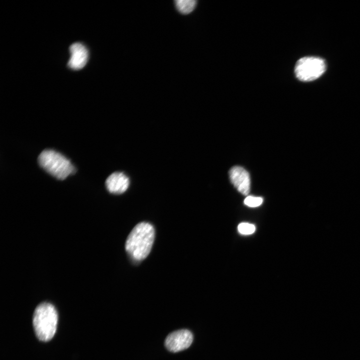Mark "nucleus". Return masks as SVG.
<instances>
[{"label":"nucleus","instance_id":"5","mask_svg":"<svg viewBox=\"0 0 360 360\" xmlns=\"http://www.w3.org/2000/svg\"><path fill=\"white\" fill-rule=\"evenodd\" d=\"M193 340V335L188 330H180L170 334L166 338L165 346L169 351L176 352L188 348Z\"/></svg>","mask_w":360,"mask_h":360},{"label":"nucleus","instance_id":"7","mask_svg":"<svg viewBox=\"0 0 360 360\" xmlns=\"http://www.w3.org/2000/svg\"><path fill=\"white\" fill-rule=\"evenodd\" d=\"M105 184L108 192L120 194L127 190L130 184V180L124 172H116L107 178Z\"/></svg>","mask_w":360,"mask_h":360},{"label":"nucleus","instance_id":"3","mask_svg":"<svg viewBox=\"0 0 360 360\" xmlns=\"http://www.w3.org/2000/svg\"><path fill=\"white\" fill-rule=\"evenodd\" d=\"M38 160L44 170L60 180H64L76 172L75 168L68 159L52 150H43L39 155Z\"/></svg>","mask_w":360,"mask_h":360},{"label":"nucleus","instance_id":"8","mask_svg":"<svg viewBox=\"0 0 360 360\" xmlns=\"http://www.w3.org/2000/svg\"><path fill=\"white\" fill-rule=\"evenodd\" d=\"M70 56L68 62V66L74 70L84 68L88 58V52L86 48L80 42H76L70 46Z\"/></svg>","mask_w":360,"mask_h":360},{"label":"nucleus","instance_id":"4","mask_svg":"<svg viewBox=\"0 0 360 360\" xmlns=\"http://www.w3.org/2000/svg\"><path fill=\"white\" fill-rule=\"evenodd\" d=\"M326 70V64L322 58L316 56H306L300 58L296 62L294 73L300 80L310 82L319 78Z\"/></svg>","mask_w":360,"mask_h":360},{"label":"nucleus","instance_id":"2","mask_svg":"<svg viewBox=\"0 0 360 360\" xmlns=\"http://www.w3.org/2000/svg\"><path fill=\"white\" fill-rule=\"evenodd\" d=\"M58 315L55 307L44 302L35 309L33 315V326L37 338L42 341L50 340L56 330Z\"/></svg>","mask_w":360,"mask_h":360},{"label":"nucleus","instance_id":"1","mask_svg":"<svg viewBox=\"0 0 360 360\" xmlns=\"http://www.w3.org/2000/svg\"><path fill=\"white\" fill-rule=\"evenodd\" d=\"M154 234V227L148 222H142L134 228L125 245L126 252L133 260L140 261L146 258L151 250Z\"/></svg>","mask_w":360,"mask_h":360},{"label":"nucleus","instance_id":"11","mask_svg":"<svg viewBox=\"0 0 360 360\" xmlns=\"http://www.w3.org/2000/svg\"><path fill=\"white\" fill-rule=\"evenodd\" d=\"M263 199L261 197L248 196L244 200V204L250 207H256L262 203Z\"/></svg>","mask_w":360,"mask_h":360},{"label":"nucleus","instance_id":"9","mask_svg":"<svg viewBox=\"0 0 360 360\" xmlns=\"http://www.w3.org/2000/svg\"><path fill=\"white\" fill-rule=\"evenodd\" d=\"M196 1L195 0H176L175 1L176 8L182 14H188L195 8Z\"/></svg>","mask_w":360,"mask_h":360},{"label":"nucleus","instance_id":"6","mask_svg":"<svg viewBox=\"0 0 360 360\" xmlns=\"http://www.w3.org/2000/svg\"><path fill=\"white\" fill-rule=\"evenodd\" d=\"M229 176L232 183L240 193L245 196L248 194L250 186V177L244 168L239 166L232 168L229 171Z\"/></svg>","mask_w":360,"mask_h":360},{"label":"nucleus","instance_id":"10","mask_svg":"<svg viewBox=\"0 0 360 360\" xmlns=\"http://www.w3.org/2000/svg\"><path fill=\"white\" fill-rule=\"evenodd\" d=\"M238 229L240 234L247 235L253 234L256 230V226L250 223L242 222L238 224Z\"/></svg>","mask_w":360,"mask_h":360}]
</instances>
